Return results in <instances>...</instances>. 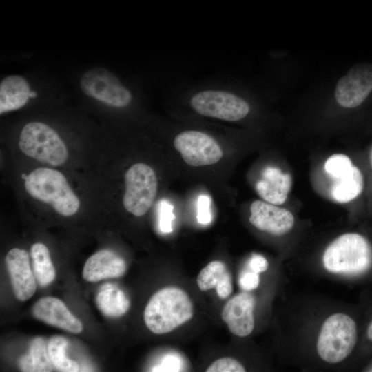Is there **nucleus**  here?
Segmentation results:
<instances>
[{"mask_svg":"<svg viewBox=\"0 0 372 372\" xmlns=\"http://www.w3.org/2000/svg\"><path fill=\"white\" fill-rule=\"evenodd\" d=\"M193 316V304L185 291L167 287L156 292L144 311L147 327L155 334L170 332Z\"/></svg>","mask_w":372,"mask_h":372,"instance_id":"f257e3e1","label":"nucleus"},{"mask_svg":"<svg viewBox=\"0 0 372 372\" xmlns=\"http://www.w3.org/2000/svg\"><path fill=\"white\" fill-rule=\"evenodd\" d=\"M25 187L33 198L50 204L64 216L74 214L79 208L78 197L57 170L46 167L33 170L25 180Z\"/></svg>","mask_w":372,"mask_h":372,"instance_id":"f03ea898","label":"nucleus"},{"mask_svg":"<svg viewBox=\"0 0 372 372\" xmlns=\"http://www.w3.org/2000/svg\"><path fill=\"white\" fill-rule=\"evenodd\" d=\"M372 262L370 244L357 233L344 234L326 248L322 262L331 273L357 274L367 270Z\"/></svg>","mask_w":372,"mask_h":372,"instance_id":"7ed1b4c3","label":"nucleus"},{"mask_svg":"<svg viewBox=\"0 0 372 372\" xmlns=\"http://www.w3.org/2000/svg\"><path fill=\"white\" fill-rule=\"evenodd\" d=\"M358 338L354 320L344 313H335L323 322L316 342L317 353L322 360L338 364L353 351Z\"/></svg>","mask_w":372,"mask_h":372,"instance_id":"20e7f679","label":"nucleus"},{"mask_svg":"<svg viewBox=\"0 0 372 372\" xmlns=\"http://www.w3.org/2000/svg\"><path fill=\"white\" fill-rule=\"evenodd\" d=\"M19 146L27 156L52 166L63 164L68 149L59 134L41 122L26 124L20 134Z\"/></svg>","mask_w":372,"mask_h":372,"instance_id":"39448f33","label":"nucleus"},{"mask_svg":"<svg viewBox=\"0 0 372 372\" xmlns=\"http://www.w3.org/2000/svg\"><path fill=\"white\" fill-rule=\"evenodd\" d=\"M125 209L136 216L145 215L153 204L158 181L154 169L145 163L133 165L125 175Z\"/></svg>","mask_w":372,"mask_h":372,"instance_id":"423d86ee","label":"nucleus"},{"mask_svg":"<svg viewBox=\"0 0 372 372\" xmlns=\"http://www.w3.org/2000/svg\"><path fill=\"white\" fill-rule=\"evenodd\" d=\"M192 108L199 114L227 121H236L249 112L248 103L225 91L204 90L196 93L190 101Z\"/></svg>","mask_w":372,"mask_h":372,"instance_id":"0eeeda50","label":"nucleus"},{"mask_svg":"<svg viewBox=\"0 0 372 372\" xmlns=\"http://www.w3.org/2000/svg\"><path fill=\"white\" fill-rule=\"evenodd\" d=\"M80 85L86 95L110 106L123 107L132 101L130 90L104 68H94L85 72Z\"/></svg>","mask_w":372,"mask_h":372,"instance_id":"6e6552de","label":"nucleus"},{"mask_svg":"<svg viewBox=\"0 0 372 372\" xmlns=\"http://www.w3.org/2000/svg\"><path fill=\"white\" fill-rule=\"evenodd\" d=\"M174 145L183 161L193 167L215 164L223 155L220 146L214 138L196 130L178 134L174 140Z\"/></svg>","mask_w":372,"mask_h":372,"instance_id":"1a4fd4ad","label":"nucleus"},{"mask_svg":"<svg viewBox=\"0 0 372 372\" xmlns=\"http://www.w3.org/2000/svg\"><path fill=\"white\" fill-rule=\"evenodd\" d=\"M372 91V64H355L337 83L335 97L338 103L347 108L362 104Z\"/></svg>","mask_w":372,"mask_h":372,"instance_id":"9d476101","label":"nucleus"},{"mask_svg":"<svg viewBox=\"0 0 372 372\" xmlns=\"http://www.w3.org/2000/svg\"><path fill=\"white\" fill-rule=\"evenodd\" d=\"M249 220L256 229L276 236L288 233L295 223L293 214L288 209L260 200L251 204Z\"/></svg>","mask_w":372,"mask_h":372,"instance_id":"9b49d317","label":"nucleus"},{"mask_svg":"<svg viewBox=\"0 0 372 372\" xmlns=\"http://www.w3.org/2000/svg\"><path fill=\"white\" fill-rule=\"evenodd\" d=\"M255 298L247 291L238 293L225 304L221 316L229 330L238 337H246L254 329Z\"/></svg>","mask_w":372,"mask_h":372,"instance_id":"f8f14e48","label":"nucleus"},{"mask_svg":"<svg viewBox=\"0 0 372 372\" xmlns=\"http://www.w3.org/2000/svg\"><path fill=\"white\" fill-rule=\"evenodd\" d=\"M6 264L16 298L21 301L31 298L37 287L28 254L23 249L13 248L6 256Z\"/></svg>","mask_w":372,"mask_h":372,"instance_id":"ddd939ff","label":"nucleus"},{"mask_svg":"<svg viewBox=\"0 0 372 372\" xmlns=\"http://www.w3.org/2000/svg\"><path fill=\"white\" fill-rule=\"evenodd\" d=\"M32 312L38 320L66 331L79 333L83 330L81 322L56 298L44 297L39 299L33 305Z\"/></svg>","mask_w":372,"mask_h":372,"instance_id":"4468645a","label":"nucleus"},{"mask_svg":"<svg viewBox=\"0 0 372 372\" xmlns=\"http://www.w3.org/2000/svg\"><path fill=\"white\" fill-rule=\"evenodd\" d=\"M290 174L275 166H267L255 184L257 194L266 202L273 205L284 203L291 188Z\"/></svg>","mask_w":372,"mask_h":372,"instance_id":"2eb2a0df","label":"nucleus"},{"mask_svg":"<svg viewBox=\"0 0 372 372\" xmlns=\"http://www.w3.org/2000/svg\"><path fill=\"white\" fill-rule=\"evenodd\" d=\"M126 262L114 252L100 250L92 255L85 262L83 269V278L87 282L118 278L126 271Z\"/></svg>","mask_w":372,"mask_h":372,"instance_id":"dca6fc26","label":"nucleus"},{"mask_svg":"<svg viewBox=\"0 0 372 372\" xmlns=\"http://www.w3.org/2000/svg\"><path fill=\"white\" fill-rule=\"evenodd\" d=\"M31 90L27 80L21 76L5 77L0 84V113L18 110L31 98Z\"/></svg>","mask_w":372,"mask_h":372,"instance_id":"f3484780","label":"nucleus"},{"mask_svg":"<svg viewBox=\"0 0 372 372\" xmlns=\"http://www.w3.org/2000/svg\"><path fill=\"white\" fill-rule=\"evenodd\" d=\"M196 281L201 291L215 287L222 299L227 298L233 291L231 275L221 261L215 260L207 265L198 273Z\"/></svg>","mask_w":372,"mask_h":372,"instance_id":"a211bd4d","label":"nucleus"},{"mask_svg":"<svg viewBox=\"0 0 372 372\" xmlns=\"http://www.w3.org/2000/svg\"><path fill=\"white\" fill-rule=\"evenodd\" d=\"M329 189L331 198L340 203H348L362 192L364 187L363 176L355 165L340 177L332 179Z\"/></svg>","mask_w":372,"mask_h":372,"instance_id":"6ab92c4d","label":"nucleus"},{"mask_svg":"<svg viewBox=\"0 0 372 372\" xmlns=\"http://www.w3.org/2000/svg\"><path fill=\"white\" fill-rule=\"evenodd\" d=\"M96 304L103 315L112 318L123 316L130 305L125 292L112 283H106L101 287L96 297Z\"/></svg>","mask_w":372,"mask_h":372,"instance_id":"aec40b11","label":"nucleus"},{"mask_svg":"<svg viewBox=\"0 0 372 372\" xmlns=\"http://www.w3.org/2000/svg\"><path fill=\"white\" fill-rule=\"evenodd\" d=\"M19 366L25 372L52 371L54 366L50 360L48 344L43 338H35L30 344L29 353L19 360Z\"/></svg>","mask_w":372,"mask_h":372,"instance_id":"412c9836","label":"nucleus"},{"mask_svg":"<svg viewBox=\"0 0 372 372\" xmlns=\"http://www.w3.org/2000/svg\"><path fill=\"white\" fill-rule=\"evenodd\" d=\"M33 273L41 286L51 283L55 278V269L51 260L50 251L43 243L37 242L31 247Z\"/></svg>","mask_w":372,"mask_h":372,"instance_id":"4be33fe9","label":"nucleus"},{"mask_svg":"<svg viewBox=\"0 0 372 372\" xmlns=\"http://www.w3.org/2000/svg\"><path fill=\"white\" fill-rule=\"evenodd\" d=\"M68 344V340L63 337H52L48 343V351L50 360L54 367L59 371H79L80 370L79 364L65 355Z\"/></svg>","mask_w":372,"mask_h":372,"instance_id":"5701e85b","label":"nucleus"},{"mask_svg":"<svg viewBox=\"0 0 372 372\" xmlns=\"http://www.w3.org/2000/svg\"><path fill=\"white\" fill-rule=\"evenodd\" d=\"M351 159L345 154H335L324 163L325 172L331 179L340 177L353 167Z\"/></svg>","mask_w":372,"mask_h":372,"instance_id":"b1692460","label":"nucleus"},{"mask_svg":"<svg viewBox=\"0 0 372 372\" xmlns=\"http://www.w3.org/2000/svg\"><path fill=\"white\" fill-rule=\"evenodd\" d=\"M207 372H244L245 368L236 359L223 358L214 361L207 369Z\"/></svg>","mask_w":372,"mask_h":372,"instance_id":"393cba45","label":"nucleus"},{"mask_svg":"<svg viewBox=\"0 0 372 372\" xmlns=\"http://www.w3.org/2000/svg\"><path fill=\"white\" fill-rule=\"evenodd\" d=\"M159 227L161 231L169 233L172 231V222L175 218L173 213V206L167 201L163 200L159 202Z\"/></svg>","mask_w":372,"mask_h":372,"instance_id":"a878e982","label":"nucleus"},{"mask_svg":"<svg viewBox=\"0 0 372 372\" xmlns=\"http://www.w3.org/2000/svg\"><path fill=\"white\" fill-rule=\"evenodd\" d=\"M211 200L207 195H200L197 200V220L203 225L209 224L211 220L210 211Z\"/></svg>","mask_w":372,"mask_h":372,"instance_id":"bb28decb","label":"nucleus"},{"mask_svg":"<svg viewBox=\"0 0 372 372\" xmlns=\"http://www.w3.org/2000/svg\"><path fill=\"white\" fill-rule=\"evenodd\" d=\"M259 283V274L252 271L243 272L239 278L240 287L245 291L256 289Z\"/></svg>","mask_w":372,"mask_h":372,"instance_id":"cd10ccee","label":"nucleus"},{"mask_svg":"<svg viewBox=\"0 0 372 372\" xmlns=\"http://www.w3.org/2000/svg\"><path fill=\"white\" fill-rule=\"evenodd\" d=\"M153 371H181L180 359L174 355L164 358L158 366L153 368Z\"/></svg>","mask_w":372,"mask_h":372,"instance_id":"c85d7f7f","label":"nucleus"},{"mask_svg":"<svg viewBox=\"0 0 372 372\" xmlns=\"http://www.w3.org/2000/svg\"><path fill=\"white\" fill-rule=\"evenodd\" d=\"M248 266L250 271L259 274L268 269L269 263L264 256L254 254L248 262Z\"/></svg>","mask_w":372,"mask_h":372,"instance_id":"c756f323","label":"nucleus"},{"mask_svg":"<svg viewBox=\"0 0 372 372\" xmlns=\"http://www.w3.org/2000/svg\"><path fill=\"white\" fill-rule=\"evenodd\" d=\"M366 335L368 338L372 342V320L367 327Z\"/></svg>","mask_w":372,"mask_h":372,"instance_id":"7c9ffc66","label":"nucleus"},{"mask_svg":"<svg viewBox=\"0 0 372 372\" xmlns=\"http://www.w3.org/2000/svg\"><path fill=\"white\" fill-rule=\"evenodd\" d=\"M369 157H370L371 165V167H372V147H371V149L370 150Z\"/></svg>","mask_w":372,"mask_h":372,"instance_id":"2f4dec72","label":"nucleus"}]
</instances>
